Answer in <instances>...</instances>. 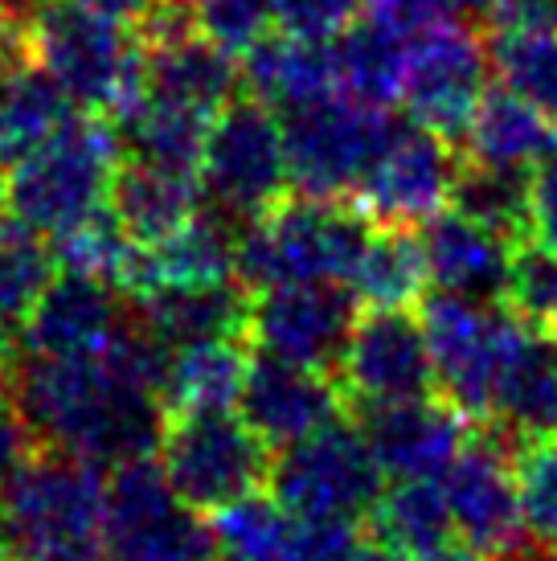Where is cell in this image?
Instances as JSON below:
<instances>
[{
    "label": "cell",
    "mask_w": 557,
    "mask_h": 561,
    "mask_svg": "<svg viewBox=\"0 0 557 561\" xmlns=\"http://www.w3.org/2000/svg\"><path fill=\"white\" fill-rule=\"evenodd\" d=\"M0 561H9V553H4V549H0Z\"/></svg>",
    "instance_id": "57"
},
{
    "label": "cell",
    "mask_w": 557,
    "mask_h": 561,
    "mask_svg": "<svg viewBox=\"0 0 557 561\" xmlns=\"http://www.w3.org/2000/svg\"><path fill=\"white\" fill-rule=\"evenodd\" d=\"M156 463L164 468L177 496L214 516L254 492H266L275 451L250 431L238 410L177 414L164 422Z\"/></svg>",
    "instance_id": "9"
},
{
    "label": "cell",
    "mask_w": 557,
    "mask_h": 561,
    "mask_svg": "<svg viewBox=\"0 0 557 561\" xmlns=\"http://www.w3.org/2000/svg\"><path fill=\"white\" fill-rule=\"evenodd\" d=\"M49 247H54L58 271L91 275V279H103L120 291L139 242H132V238L124 234V226L111 218V209H99L94 218L78 221L66 234L49 238Z\"/></svg>",
    "instance_id": "38"
},
{
    "label": "cell",
    "mask_w": 557,
    "mask_h": 561,
    "mask_svg": "<svg viewBox=\"0 0 557 561\" xmlns=\"http://www.w3.org/2000/svg\"><path fill=\"white\" fill-rule=\"evenodd\" d=\"M504 561H557V553H542V549H516L512 558H504Z\"/></svg>",
    "instance_id": "54"
},
{
    "label": "cell",
    "mask_w": 557,
    "mask_h": 561,
    "mask_svg": "<svg viewBox=\"0 0 557 561\" xmlns=\"http://www.w3.org/2000/svg\"><path fill=\"white\" fill-rule=\"evenodd\" d=\"M459 148L471 164L533 172L557 152V127L542 111L528 107L525 99H516L509 87H488Z\"/></svg>",
    "instance_id": "28"
},
{
    "label": "cell",
    "mask_w": 557,
    "mask_h": 561,
    "mask_svg": "<svg viewBox=\"0 0 557 561\" xmlns=\"http://www.w3.org/2000/svg\"><path fill=\"white\" fill-rule=\"evenodd\" d=\"M111 218L124 226V234L139 247H152L172 230H181L189 218L205 209V193L197 172H172L160 164L124 157L111 181L107 197Z\"/></svg>",
    "instance_id": "25"
},
{
    "label": "cell",
    "mask_w": 557,
    "mask_h": 561,
    "mask_svg": "<svg viewBox=\"0 0 557 561\" xmlns=\"http://www.w3.org/2000/svg\"><path fill=\"white\" fill-rule=\"evenodd\" d=\"M488 426L509 435L516 447L528 438L557 435V344L542 328L516 320L512 344L496 377Z\"/></svg>",
    "instance_id": "22"
},
{
    "label": "cell",
    "mask_w": 557,
    "mask_h": 561,
    "mask_svg": "<svg viewBox=\"0 0 557 561\" xmlns=\"http://www.w3.org/2000/svg\"><path fill=\"white\" fill-rule=\"evenodd\" d=\"M386 483V471L377 468L361 426L353 419H337L275 455L266 492L295 520L361 525L373 516Z\"/></svg>",
    "instance_id": "6"
},
{
    "label": "cell",
    "mask_w": 557,
    "mask_h": 561,
    "mask_svg": "<svg viewBox=\"0 0 557 561\" xmlns=\"http://www.w3.org/2000/svg\"><path fill=\"white\" fill-rule=\"evenodd\" d=\"M58 275L54 247L13 214H0V324L16 328Z\"/></svg>",
    "instance_id": "37"
},
{
    "label": "cell",
    "mask_w": 557,
    "mask_h": 561,
    "mask_svg": "<svg viewBox=\"0 0 557 561\" xmlns=\"http://www.w3.org/2000/svg\"><path fill=\"white\" fill-rule=\"evenodd\" d=\"M13 365H16V336H13V328L0 324V386L9 381Z\"/></svg>",
    "instance_id": "52"
},
{
    "label": "cell",
    "mask_w": 557,
    "mask_h": 561,
    "mask_svg": "<svg viewBox=\"0 0 557 561\" xmlns=\"http://www.w3.org/2000/svg\"><path fill=\"white\" fill-rule=\"evenodd\" d=\"M344 410H349V398H344L337 374L292 365V360L266 357V353L250 357L238 414L271 451H283L299 438L316 435L320 426L344 419Z\"/></svg>",
    "instance_id": "19"
},
{
    "label": "cell",
    "mask_w": 557,
    "mask_h": 561,
    "mask_svg": "<svg viewBox=\"0 0 557 561\" xmlns=\"http://www.w3.org/2000/svg\"><path fill=\"white\" fill-rule=\"evenodd\" d=\"M509 25H537V30H557V0H512L509 16L500 30Z\"/></svg>",
    "instance_id": "47"
},
{
    "label": "cell",
    "mask_w": 557,
    "mask_h": 561,
    "mask_svg": "<svg viewBox=\"0 0 557 561\" xmlns=\"http://www.w3.org/2000/svg\"><path fill=\"white\" fill-rule=\"evenodd\" d=\"M124 160L120 131L103 115H78L62 136H54L33 157L9 169L4 209L33 226L37 234L58 238L70 226L107 209L111 181Z\"/></svg>",
    "instance_id": "5"
},
{
    "label": "cell",
    "mask_w": 557,
    "mask_h": 561,
    "mask_svg": "<svg viewBox=\"0 0 557 561\" xmlns=\"http://www.w3.org/2000/svg\"><path fill=\"white\" fill-rule=\"evenodd\" d=\"M127 320V299L103 279L58 271L16 324V357L78 360L103 353Z\"/></svg>",
    "instance_id": "18"
},
{
    "label": "cell",
    "mask_w": 557,
    "mask_h": 561,
    "mask_svg": "<svg viewBox=\"0 0 557 561\" xmlns=\"http://www.w3.org/2000/svg\"><path fill=\"white\" fill-rule=\"evenodd\" d=\"M349 405H389L434 390V360L422 316L414 308H370L361 312L353 336L337 360Z\"/></svg>",
    "instance_id": "16"
},
{
    "label": "cell",
    "mask_w": 557,
    "mask_h": 561,
    "mask_svg": "<svg viewBox=\"0 0 557 561\" xmlns=\"http://www.w3.org/2000/svg\"><path fill=\"white\" fill-rule=\"evenodd\" d=\"M528 176L533 172L512 169H488V164H471L464 160L459 181L451 188V205L455 214L471 218L476 226L492 230V234L509 238V242H525L528 238Z\"/></svg>",
    "instance_id": "36"
},
{
    "label": "cell",
    "mask_w": 557,
    "mask_h": 561,
    "mask_svg": "<svg viewBox=\"0 0 557 561\" xmlns=\"http://www.w3.org/2000/svg\"><path fill=\"white\" fill-rule=\"evenodd\" d=\"M509 9H512V0H464V13H471L476 21L492 25V30H500V25H504Z\"/></svg>",
    "instance_id": "49"
},
{
    "label": "cell",
    "mask_w": 557,
    "mask_h": 561,
    "mask_svg": "<svg viewBox=\"0 0 557 561\" xmlns=\"http://www.w3.org/2000/svg\"><path fill=\"white\" fill-rule=\"evenodd\" d=\"M377 221L344 197L287 193L275 209L242 226L234 279L250 296L292 283H353Z\"/></svg>",
    "instance_id": "2"
},
{
    "label": "cell",
    "mask_w": 557,
    "mask_h": 561,
    "mask_svg": "<svg viewBox=\"0 0 557 561\" xmlns=\"http://www.w3.org/2000/svg\"><path fill=\"white\" fill-rule=\"evenodd\" d=\"M361 320V299L344 283H292L259 291L250 304L247 344L254 353L337 374Z\"/></svg>",
    "instance_id": "15"
},
{
    "label": "cell",
    "mask_w": 557,
    "mask_h": 561,
    "mask_svg": "<svg viewBox=\"0 0 557 561\" xmlns=\"http://www.w3.org/2000/svg\"><path fill=\"white\" fill-rule=\"evenodd\" d=\"M418 316L431 341L434 390L459 405L471 422H488L496 377L516 332V316L500 304H476L447 291H431Z\"/></svg>",
    "instance_id": "11"
},
{
    "label": "cell",
    "mask_w": 557,
    "mask_h": 561,
    "mask_svg": "<svg viewBox=\"0 0 557 561\" xmlns=\"http://www.w3.org/2000/svg\"><path fill=\"white\" fill-rule=\"evenodd\" d=\"M217 561H299V520L271 492L214 513Z\"/></svg>",
    "instance_id": "34"
},
{
    "label": "cell",
    "mask_w": 557,
    "mask_h": 561,
    "mask_svg": "<svg viewBox=\"0 0 557 561\" xmlns=\"http://www.w3.org/2000/svg\"><path fill=\"white\" fill-rule=\"evenodd\" d=\"M516 488L525 541L557 553V438H528L516 447Z\"/></svg>",
    "instance_id": "39"
},
{
    "label": "cell",
    "mask_w": 557,
    "mask_h": 561,
    "mask_svg": "<svg viewBox=\"0 0 557 561\" xmlns=\"http://www.w3.org/2000/svg\"><path fill=\"white\" fill-rule=\"evenodd\" d=\"M21 4H30V0H21Z\"/></svg>",
    "instance_id": "58"
},
{
    "label": "cell",
    "mask_w": 557,
    "mask_h": 561,
    "mask_svg": "<svg viewBox=\"0 0 557 561\" xmlns=\"http://www.w3.org/2000/svg\"><path fill=\"white\" fill-rule=\"evenodd\" d=\"M459 13H464V0H365V16L398 33L402 42L443 30L451 21H459Z\"/></svg>",
    "instance_id": "43"
},
{
    "label": "cell",
    "mask_w": 557,
    "mask_h": 561,
    "mask_svg": "<svg viewBox=\"0 0 557 561\" xmlns=\"http://www.w3.org/2000/svg\"><path fill=\"white\" fill-rule=\"evenodd\" d=\"M504 308L521 324H533L549 332L557 324V254L537 247L533 238L516 242L504 283Z\"/></svg>",
    "instance_id": "40"
},
{
    "label": "cell",
    "mask_w": 557,
    "mask_h": 561,
    "mask_svg": "<svg viewBox=\"0 0 557 561\" xmlns=\"http://www.w3.org/2000/svg\"><path fill=\"white\" fill-rule=\"evenodd\" d=\"M365 13V0H275V21L283 33L304 42H337Z\"/></svg>",
    "instance_id": "42"
},
{
    "label": "cell",
    "mask_w": 557,
    "mask_h": 561,
    "mask_svg": "<svg viewBox=\"0 0 557 561\" xmlns=\"http://www.w3.org/2000/svg\"><path fill=\"white\" fill-rule=\"evenodd\" d=\"M528 238L557 254V152L528 176Z\"/></svg>",
    "instance_id": "46"
},
{
    "label": "cell",
    "mask_w": 557,
    "mask_h": 561,
    "mask_svg": "<svg viewBox=\"0 0 557 561\" xmlns=\"http://www.w3.org/2000/svg\"><path fill=\"white\" fill-rule=\"evenodd\" d=\"M78 103L30 54V21L0 42V160L13 169L75 124Z\"/></svg>",
    "instance_id": "20"
},
{
    "label": "cell",
    "mask_w": 557,
    "mask_h": 561,
    "mask_svg": "<svg viewBox=\"0 0 557 561\" xmlns=\"http://www.w3.org/2000/svg\"><path fill=\"white\" fill-rule=\"evenodd\" d=\"M42 451V438L30 426L25 410L16 405L9 386H0V492L30 468V459Z\"/></svg>",
    "instance_id": "44"
},
{
    "label": "cell",
    "mask_w": 557,
    "mask_h": 561,
    "mask_svg": "<svg viewBox=\"0 0 557 561\" xmlns=\"http://www.w3.org/2000/svg\"><path fill=\"white\" fill-rule=\"evenodd\" d=\"M238 234H242L238 221L205 205L197 218H189L169 238H160L152 247H136L120 296L139 304L164 287H202V283L234 279Z\"/></svg>",
    "instance_id": "21"
},
{
    "label": "cell",
    "mask_w": 557,
    "mask_h": 561,
    "mask_svg": "<svg viewBox=\"0 0 557 561\" xmlns=\"http://www.w3.org/2000/svg\"><path fill=\"white\" fill-rule=\"evenodd\" d=\"M406 49H410V42H402L398 33H389L386 25H377L370 16H361L353 30H344L332 42L341 94L382 111L402 103Z\"/></svg>",
    "instance_id": "31"
},
{
    "label": "cell",
    "mask_w": 557,
    "mask_h": 561,
    "mask_svg": "<svg viewBox=\"0 0 557 561\" xmlns=\"http://www.w3.org/2000/svg\"><path fill=\"white\" fill-rule=\"evenodd\" d=\"M169 353V344L132 312L103 353L78 360L16 357L4 386L42 447H58L111 471L148 459L160 447L169 422L160 402Z\"/></svg>",
    "instance_id": "1"
},
{
    "label": "cell",
    "mask_w": 557,
    "mask_h": 561,
    "mask_svg": "<svg viewBox=\"0 0 557 561\" xmlns=\"http://www.w3.org/2000/svg\"><path fill=\"white\" fill-rule=\"evenodd\" d=\"M353 561H414V558H406L402 549L386 546V541H377V537H365L361 549L353 553Z\"/></svg>",
    "instance_id": "50"
},
{
    "label": "cell",
    "mask_w": 557,
    "mask_h": 561,
    "mask_svg": "<svg viewBox=\"0 0 557 561\" xmlns=\"http://www.w3.org/2000/svg\"><path fill=\"white\" fill-rule=\"evenodd\" d=\"M103 561H217L214 525L177 496L156 455L107 471Z\"/></svg>",
    "instance_id": "7"
},
{
    "label": "cell",
    "mask_w": 557,
    "mask_h": 561,
    "mask_svg": "<svg viewBox=\"0 0 557 561\" xmlns=\"http://www.w3.org/2000/svg\"><path fill=\"white\" fill-rule=\"evenodd\" d=\"M193 25L205 42L226 49L230 58H247L250 49L278 30L275 0H197Z\"/></svg>",
    "instance_id": "41"
},
{
    "label": "cell",
    "mask_w": 557,
    "mask_h": 561,
    "mask_svg": "<svg viewBox=\"0 0 557 561\" xmlns=\"http://www.w3.org/2000/svg\"><path fill=\"white\" fill-rule=\"evenodd\" d=\"M242 87L250 99L287 115L295 107L337 94V54L328 42H304L275 30L242 58Z\"/></svg>",
    "instance_id": "26"
},
{
    "label": "cell",
    "mask_w": 557,
    "mask_h": 561,
    "mask_svg": "<svg viewBox=\"0 0 557 561\" xmlns=\"http://www.w3.org/2000/svg\"><path fill=\"white\" fill-rule=\"evenodd\" d=\"M78 9H91V13L120 21V25H136L139 16L152 9L156 0H75Z\"/></svg>",
    "instance_id": "48"
},
{
    "label": "cell",
    "mask_w": 557,
    "mask_h": 561,
    "mask_svg": "<svg viewBox=\"0 0 557 561\" xmlns=\"http://www.w3.org/2000/svg\"><path fill=\"white\" fill-rule=\"evenodd\" d=\"M107 471L42 447L0 492V549L9 561H103Z\"/></svg>",
    "instance_id": "3"
},
{
    "label": "cell",
    "mask_w": 557,
    "mask_h": 561,
    "mask_svg": "<svg viewBox=\"0 0 557 561\" xmlns=\"http://www.w3.org/2000/svg\"><path fill=\"white\" fill-rule=\"evenodd\" d=\"M30 21V4H21V0H0V42L16 33L21 25Z\"/></svg>",
    "instance_id": "51"
},
{
    "label": "cell",
    "mask_w": 557,
    "mask_h": 561,
    "mask_svg": "<svg viewBox=\"0 0 557 561\" xmlns=\"http://www.w3.org/2000/svg\"><path fill=\"white\" fill-rule=\"evenodd\" d=\"M144 79L152 94L202 111L209 119L247 94L242 66L234 62L226 49L205 42L197 30L169 37L160 46H144Z\"/></svg>",
    "instance_id": "24"
},
{
    "label": "cell",
    "mask_w": 557,
    "mask_h": 561,
    "mask_svg": "<svg viewBox=\"0 0 557 561\" xmlns=\"http://www.w3.org/2000/svg\"><path fill=\"white\" fill-rule=\"evenodd\" d=\"M549 336H554V344H557V324H554V328H549Z\"/></svg>",
    "instance_id": "55"
},
{
    "label": "cell",
    "mask_w": 557,
    "mask_h": 561,
    "mask_svg": "<svg viewBox=\"0 0 557 561\" xmlns=\"http://www.w3.org/2000/svg\"><path fill=\"white\" fill-rule=\"evenodd\" d=\"M33 62L58 82L78 111L124 119L136 107L144 79V46L132 25L78 9L75 0H37L30 9Z\"/></svg>",
    "instance_id": "4"
},
{
    "label": "cell",
    "mask_w": 557,
    "mask_h": 561,
    "mask_svg": "<svg viewBox=\"0 0 557 561\" xmlns=\"http://www.w3.org/2000/svg\"><path fill=\"white\" fill-rule=\"evenodd\" d=\"M177 4H197V0H177Z\"/></svg>",
    "instance_id": "56"
},
{
    "label": "cell",
    "mask_w": 557,
    "mask_h": 561,
    "mask_svg": "<svg viewBox=\"0 0 557 561\" xmlns=\"http://www.w3.org/2000/svg\"><path fill=\"white\" fill-rule=\"evenodd\" d=\"M459 169H464V148H455L431 127L406 119V124H394L386 148L370 164L356 188V205L377 226L422 230L451 205Z\"/></svg>",
    "instance_id": "13"
},
{
    "label": "cell",
    "mask_w": 557,
    "mask_h": 561,
    "mask_svg": "<svg viewBox=\"0 0 557 561\" xmlns=\"http://www.w3.org/2000/svg\"><path fill=\"white\" fill-rule=\"evenodd\" d=\"M361 525L349 520H299V561H353Z\"/></svg>",
    "instance_id": "45"
},
{
    "label": "cell",
    "mask_w": 557,
    "mask_h": 561,
    "mask_svg": "<svg viewBox=\"0 0 557 561\" xmlns=\"http://www.w3.org/2000/svg\"><path fill=\"white\" fill-rule=\"evenodd\" d=\"M418 561H488V558H480L476 549L459 546V541H451V546H443L439 553H427V558H418Z\"/></svg>",
    "instance_id": "53"
},
{
    "label": "cell",
    "mask_w": 557,
    "mask_h": 561,
    "mask_svg": "<svg viewBox=\"0 0 557 561\" xmlns=\"http://www.w3.org/2000/svg\"><path fill=\"white\" fill-rule=\"evenodd\" d=\"M492 87V49L488 37L451 21L443 30L414 37L406 49L402 107L414 124L431 127L451 144L464 140L471 115Z\"/></svg>",
    "instance_id": "14"
},
{
    "label": "cell",
    "mask_w": 557,
    "mask_h": 561,
    "mask_svg": "<svg viewBox=\"0 0 557 561\" xmlns=\"http://www.w3.org/2000/svg\"><path fill=\"white\" fill-rule=\"evenodd\" d=\"M451 508L455 541L488 561H504L525 549L521 488H516V443L496 426H476L467 447L439 476Z\"/></svg>",
    "instance_id": "12"
},
{
    "label": "cell",
    "mask_w": 557,
    "mask_h": 561,
    "mask_svg": "<svg viewBox=\"0 0 557 561\" xmlns=\"http://www.w3.org/2000/svg\"><path fill=\"white\" fill-rule=\"evenodd\" d=\"M492 75L557 127V30L509 25L488 37Z\"/></svg>",
    "instance_id": "35"
},
{
    "label": "cell",
    "mask_w": 557,
    "mask_h": 561,
    "mask_svg": "<svg viewBox=\"0 0 557 561\" xmlns=\"http://www.w3.org/2000/svg\"><path fill=\"white\" fill-rule=\"evenodd\" d=\"M365 308H414L431 296V266L418 230L377 226L370 238L365 259L356 263V275L349 283Z\"/></svg>",
    "instance_id": "32"
},
{
    "label": "cell",
    "mask_w": 557,
    "mask_h": 561,
    "mask_svg": "<svg viewBox=\"0 0 557 561\" xmlns=\"http://www.w3.org/2000/svg\"><path fill=\"white\" fill-rule=\"evenodd\" d=\"M209 115L193 107H181L172 99L144 91L136 107L124 119H115L120 131V148L124 157L144 160V164H160L172 172H197L205 152V136H209Z\"/></svg>",
    "instance_id": "30"
},
{
    "label": "cell",
    "mask_w": 557,
    "mask_h": 561,
    "mask_svg": "<svg viewBox=\"0 0 557 561\" xmlns=\"http://www.w3.org/2000/svg\"><path fill=\"white\" fill-rule=\"evenodd\" d=\"M418 234H422L427 266H431V291H447V296L504 308V283H509V263L516 242L484 230L455 209H443Z\"/></svg>",
    "instance_id": "23"
},
{
    "label": "cell",
    "mask_w": 557,
    "mask_h": 561,
    "mask_svg": "<svg viewBox=\"0 0 557 561\" xmlns=\"http://www.w3.org/2000/svg\"><path fill=\"white\" fill-rule=\"evenodd\" d=\"M356 426L386 480H439L476 435V422L443 393L365 405L356 414Z\"/></svg>",
    "instance_id": "17"
},
{
    "label": "cell",
    "mask_w": 557,
    "mask_h": 561,
    "mask_svg": "<svg viewBox=\"0 0 557 561\" xmlns=\"http://www.w3.org/2000/svg\"><path fill=\"white\" fill-rule=\"evenodd\" d=\"M254 348L247 341H197L169 353L160 402L164 414H230L238 410Z\"/></svg>",
    "instance_id": "29"
},
{
    "label": "cell",
    "mask_w": 557,
    "mask_h": 561,
    "mask_svg": "<svg viewBox=\"0 0 557 561\" xmlns=\"http://www.w3.org/2000/svg\"><path fill=\"white\" fill-rule=\"evenodd\" d=\"M278 119H283V144H287L292 193L344 197V202H356L365 172L398 124L389 111L365 107L341 91L320 103L287 111Z\"/></svg>",
    "instance_id": "10"
},
{
    "label": "cell",
    "mask_w": 557,
    "mask_h": 561,
    "mask_svg": "<svg viewBox=\"0 0 557 561\" xmlns=\"http://www.w3.org/2000/svg\"><path fill=\"white\" fill-rule=\"evenodd\" d=\"M197 181H202L205 205L234 218L238 226L275 209L292 193L278 111L250 94L234 99L226 111H217L209 136H205Z\"/></svg>",
    "instance_id": "8"
},
{
    "label": "cell",
    "mask_w": 557,
    "mask_h": 561,
    "mask_svg": "<svg viewBox=\"0 0 557 561\" xmlns=\"http://www.w3.org/2000/svg\"><path fill=\"white\" fill-rule=\"evenodd\" d=\"M250 296L238 279L202 283V287H164L136 304V316L169 348L197 341H247Z\"/></svg>",
    "instance_id": "27"
},
{
    "label": "cell",
    "mask_w": 557,
    "mask_h": 561,
    "mask_svg": "<svg viewBox=\"0 0 557 561\" xmlns=\"http://www.w3.org/2000/svg\"><path fill=\"white\" fill-rule=\"evenodd\" d=\"M377 541L402 549L406 558H427L455 541L451 508L439 480H389L370 516Z\"/></svg>",
    "instance_id": "33"
}]
</instances>
